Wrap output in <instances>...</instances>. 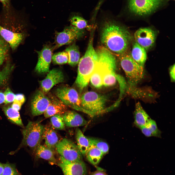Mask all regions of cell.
<instances>
[{
    "label": "cell",
    "instance_id": "6da1fadb",
    "mask_svg": "<svg viewBox=\"0 0 175 175\" xmlns=\"http://www.w3.org/2000/svg\"><path fill=\"white\" fill-rule=\"evenodd\" d=\"M102 45L117 56L128 52L132 37L128 30L114 20L104 22L100 32Z\"/></svg>",
    "mask_w": 175,
    "mask_h": 175
},
{
    "label": "cell",
    "instance_id": "7a4b0ae2",
    "mask_svg": "<svg viewBox=\"0 0 175 175\" xmlns=\"http://www.w3.org/2000/svg\"><path fill=\"white\" fill-rule=\"evenodd\" d=\"M94 35L90 33L87 49L78 63L75 82L80 92L88 85L98 58L97 52L93 46Z\"/></svg>",
    "mask_w": 175,
    "mask_h": 175
},
{
    "label": "cell",
    "instance_id": "3957f363",
    "mask_svg": "<svg viewBox=\"0 0 175 175\" xmlns=\"http://www.w3.org/2000/svg\"><path fill=\"white\" fill-rule=\"evenodd\" d=\"M96 49L98 58L89 81L92 86L98 88L103 86V79L105 75L115 71L116 61L114 55L103 46H99Z\"/></svg>",
    "mask_w": 175,
    "mask_h": 175
},
{
    "label": "cell",
    "instance_id": "277c9868",
    "mask_svg": "<svg viewBox=\"0 0 175 175\" xmlns=\"http://www.w3.org/2000/svg\"><path fill=\"white\" fill-rule=\"evenodd\" d=\"M26 26L23 23L16 21L0 23V35L13 50H15L25 38Z\"/></svg>",
    "mask_w": 175,
    "mask_h": 175
},
{
    "label": "cell",
    "instance_id": "5b68a950",
    "mask_svg": "<svg viewBox=\"0 0 175 175\" xmlns=\"http://www.w3.org/2000/svg\"><path fill=\"white\" fill-rule=\"evenodd\" d=\"M80 111L91 117L100 114L107 111L105 108L107 97L93 91L83 94L81 97Z\"/></svg>",
    "mask_w": 175,
    "mask_h": 175
},
{
    "label": "cell",
    "instance_id": "8992f818",
    "mask_svg": "<svg viewBox=\"0 0 175 175\" xmlns=\"http://www.w3.org/2000/svg\"><path fill=\"white\" fill-rule=\"evenodd\" d=\"M117 56L129 84L131 86H136L143 77L144 66L136 62L128 52Z\"/></svg>",
    "mask_w": 175,
    "mask_h": 175
},
{
    "label": "cell",
    "instance_id": "52a82bcc",
    "mask_svg": "<svg viewBox=\"0 0 175 175\" xmlns=\"http://www.w3.org/2000/svg\"><path fill=\"white\" fill-rule=\"evenodd\" d=\"M44 126L38 121H29L22 130L23 139L21 146L28 147L34 152L41 144Z\"/></svg>",
    "mask_w": 175,
    "mask_h": 175
},
{
    "label": "cell",
    "instance_id": "ba28073f",
    "mask_svg": "<svg viewBox=\"0 0 175 175\" xmlns=\"http://www.w3.org/2000/svg\"><path fill=\"white\" fill-rule=\"evenodd\" d=\"M55 93L57 98L67 107L80 111L81 97L74 89L66 86H62L56 89Z\"/></svg>",
    "mask_w": 175,
    "mask_h": 175
},
{
    "label": "cell",
    "instance_id": "9c48e42d",
    "mask_svg": "<svg viewBox=\"0 0 175 175\" xmlns=\"http://www.w3.org/2000/svg\"><path fill=\"white\" fill-rule=\"evenodd\" d=\"M55 149L65 159L71 162L83 160L82 154L77 145L71 140L64 138L59 141Z\"/></svg>",
    "mask_w": 175,
    "mask_h": 175
},
{
    "label": "cell",
    "instance_id": "30bf717a",
    "mask_svg": "<svg viewBox=\"0 0 175 175\" xmlns=\"http://www.w3.org/2000/svg\"><path fill=\"white\" fill-rule=\"evenodd\" d=\"M163 0H129L128 8L130 12L140 16L148 15L156 10Z\"/></svg>",
    "mask_w": 175,
    "mask_h": 175
},
{
    "label": "cell",
    "instance_id": "8fae6325",
    "mask_svg": "<svg viewBox=\"0 0 175 175\" xmlns=\"http://www.w3.org/2000/svg\"><path fill=\"white\" fill-rule=\"evenodd\" d=\"M85 33V30L79 29L71 25L66 27L62 31L56 33L54 49L75 42L82 37Z\"/></svg>",
    "mask_w": 175,
    "mask_h": 175
},
{
    "label": "cell",
    "instance_id": "7c38bea8",
    "mask_svg": "<svg viewBox=\"0 0 175 175\" xmlns=\"http://www.w3.org/2000/svg\"><path fill=\"white\" fill-rule=\"evenodd\" d=\"M57 165L62 170L64 175H86V166L83 160L71 162L60 156Z\"/></svg>",
    "mask_w": 175,
    "mask_h": 175
},
{
    "label": "cell",
    "instance_id": "4fadbf2b",
    "mask_svg": "<svg viewBox=\"0 0 175 175\" xmlns=\"http://www.w3.org/2000/svg\"><path fill=\"white\" fill-rule=\"evenodd\" d=\"M134 37L135 41L147 51L154 45L156 34L155 31L150 28H141L135 32Z\"/></svg>",
    "mask_w": 175,
    "mask_h": 175
},
{
    "label": "cell",
    "instance_id": "5bb4252c",
    "mask_svg": "<svg viewBox=\"0 0 175 175\" xmlns=\"http://www.w3.org/2000/svg\"><path fill=\"white\" fill-rule=\"evenodd\" d=\"M54 49V47L47 44L45 45L41 51H37L38 59L35 70L37 73L44 74L49 72L52 52Z\"/></svg>",
    "mask_w": 175,
    "mask_h": 175
},
{
    "label": "cell",
    "instance_id": "9a60e30c",
    "mask_svg": "<svg viewBox=\"0 0 175 175\" xmlns=\"http://www.w3.org/2000/svg\"><path fill=\"white\" fill-rule=\"evenodd\" d=\"M49 97L42 91H37L31 101V113L34 116H37L44 114L50 103Z\"/></svg>",
    "mask_w": 175,
    "mask_h": 175
},
{
    "label": "cell",
    "instance_id": "2e32d148",
    "mask_svg": "<svg viewBox=\"0 0 175 175\" xmlns=\"http://www.w3.org/2000/svg\"><path fill=\"white\" fill-rule=\"evenodd\" d=\"M64 80L63 74L60 70L54 69L49 71L45 78L40 82L42 91L48 93L55 85L62 82Z\"/></svg>",
    "mask_w": 175,
    "mask_h": 175
},
{
    "label": "cell",
    "instance_id": "e0dca14e",
    "mask_svg": "<svg viewBox=\"0 0 175 175\" xmlns=\"http://www.w3.org/2000/svg\"><path fill=\"white\" fill-rule=\"evenodd\" d=\"M50 95V103L44 114L45 118H47L56 114L62 115L67 111V106L58 98Z\"/></svg>",
    "mask_w": 175,
    "mask_h": 175
},
{
    "label": "cell",
    "instance_id": "ac0fdd59",
    "mask_svg": "<svg viewBox=\"0 0 175 175\" xmlns=\"http://www.w3.org/2000/svg\"><path fill=\"white\" fill-rule=\"evenodd\" d=\"M65 125L69 127L86 125L87 122L80 114L73 111H67L62 115Z\"/></svg>",
    "mask_w": 175,
    "mask_h": 175
},
{
    "label": "cell",
    "instance_id": "d6986e66",
    "mask_svg": "<svg viewBox=\"0 0 175 175\" xmlns=\"http://www.w3.org/2000/svg\"><path fill=\"white\" fill-rule=\"evenodd\" d=\"M42 139L44 140L46 146L53 150L59 142V138L56 132L48 126H44Z\"/></svg>",
    "mask_w": 175,
    "mask_h": 175
},
{
    "label": "cell",
    "instance_id": "ffe728a7",
    "mask_svg": "<svg viewBox=\"0 0 175 175\" xmlns=\"http://www.w3.org/2000/svg\"><path fill=\"white\" fill-rule=\"evenodd\" d=\"M134 117V125L140 129L145 126L151 119L139 102L135 105Z\"/></svg>",
    "mask_w": 175,
    "mask_h": 175
},
{
    "label": "cell",
    "instance_id": "44dd1931",
    "mask_svg": "<svg viewBox=\"0 0 175 175\" xmlns=\"http://www.w3.org/2000/svg\"><path fill=\"white\" fill-rule=\"evenodd\" d=\"M131 57L139 64L144 66L147 59L146 50L143 47L135 41L132 44Z\"/></svg>",
    "mask_w": 175,
    "mask_h": 175
},
{
    "label": "cell",
    "instance_id": "7402d4cb",
    "mask_svg": "<svg viewBox=\"0 0 175 175\" xmlns=\"http://www.w3.org/2000/svg\"><path fill=\"white\" fill-rule=\"evenodd\" d=\"M34 152L37 157L47 160L52 164L57 165V162L53 150L45 146L40 145Z\"/></svg>",
    "mask_w": 175,
    "mask_h": 175
},
{
    "label": "cell",
    "instance_id": "603a6c76",
    "mask_svg": "<svg viewBox=\"0 0 175 175\" xmlns=\"http://www.w3.org/2000/svg\"><path fill=\"white\" fill-rule=\"evenodd\" d=\"M104 155L100 150L90 143L89 147L85 156L88 161L96 166L99 163Z\"/></svg>",
    "mask_w": 175,
    "mask_h": 175
},
{
    "label": "cell",
    "instance_id": "cb8c5ba5",
    "mask_svg": "<svg viewBox=\"0 0 175 175\" xmlns=\"http://www.w3.org/2000/svg\"><path fill=\"white\" fill-rule=\"evenodd\" d=\"M65 51L68 55L69 64L72 67L76 66L79 62L80 55L79 47L75 42L67 47Z\"/></svg>",
    "mask_w": 175,
    "mask_h": 175
},
{
    "label": "cell",
    "instance_id": "d4e9b609",
    "mask_svg": "<svg viewBox=\"0 0 175 175\" xmlns=\"http://www.w3.org/2000/svg\"><path fill=\"white\" fill-rule=\"evenodd\" d=\"M75 134L76 145L82 155L85 156L90 145L88 138L86 136L79 128L76 129Z\"/></svg>",
    "mask_w": 175,
    "mask_h": 175
},
{
    "label": "cell",
    "instance_id": "484cf974",
    "mask_svg": "<svg viewBox=\"0 0 175 175\" xmlns=\"http://www.w3.org/2000/svg\"><path fill=\"white\" fill-rule=\"evenodd\" d=\"M140 129L142 133L146 137L159 138L161 137V132L158 128L156 122L151 119Z\"/></svg>",
    "mask_w": 175,
    "mask_h": 175
},
{
    "label": "cell",
    "instance_id": "4316f807",
    "mask_svg": "<svg viewBox=\"0 0 175 175\" xmlns=\"http://www.w3.org/2000/svg\"><path fill=\"white\" fill-rule=\"evenodd\" d=\"M5 114L8 119L12 122L24 127L19 113L11 106L4 107L3 108Z\"/></svg>",
    "mask_w": 175,
    "mask_h": 175
},
{
    "label": "cell",
    "instance_id": "83f0119b",
    "mask_svg": "<svg viewBox=\"0 0 175 175\" xmlns=\"http://www.w3.org/2000/svg\"><path fill=\"white\" fill-rule=\"evenodd\" d=\"M72 25L80 30H87L91 31L95 26L89 25L87 21L82 17L79 15H74L70 19Z\"/></svg>",
    "mask_w": 175,
    "mask_h": 175
},
{
    "label": "cell",
    "instance_id": "f1b7e54d",
    "mask_svg": "<svg viewBox=\"0 0 175 175\" xmlns=\"http://www.w3.org/2000/svg\"><path fill=\"white\" fill-rule=\"evenodd\" d=\"M122 78L120 76L116 73L115 71L108 73L103 78V86L105 87L113 86L115 84L117 81H119Z\"/></svg>",
    "mask_w": 175,
    "mask_h": 175
},
{
    "label": "cell",
    "instance_id": "f546056e",
    "mask_svg": "<svg viewBox=\"0 0 175 175\" xmlns=\"http://www.w3.org/2000/svg\"><path fill=\"white\" fill-rule=\"evenodd\" d=\"M51 124L52 128L59 130H64L65 124L62 115L56 114L51 117Z\"/></svg>",
    "mask_w": 175,
    "mask_h": 175
},
{
    "label": "cell",
    "instance_id": "4dcf8cb0",
    "mask_svg": "<svg viewBox=\"0 0 175 175\" xmlns=\"http://www.w3.org/2000/svg\"><path fill=\"white\" fill-rule=\"evenodd\" d=\"M88 138L90 143L100 150L104 155L108 152L109 147L106 142L96 138L89 137Z\"/></svg>",
    "mask_w": 175,
    "mask_h": 175
},
{
    "label": "cell",
    "instance_id": "1f68e13d",
    "mask_svg": "<svg viewBox=\"0 0 175 175\" xmlns=\"http://www.w3.org/2000/svg\"><path fill=\"white\" fill-rule=\"evenodd\" d=\"M52 60L55 64H63L67 63L68 60V56L66 51L56 53L52 57Z\"/></svg>",
    "mask_w": 175,
    "mask_h": 175
},
{
    "label": "cell",
    "instance_id": "d6a6232c",
    "mask_svg": "<svg viewBox=\"0 0 175 175\" xmlns=\"http://www.w3.org/2000/svg\"><path fill=\"white\" fill-rule=\"evenodd\" d=\"M9 46L0 35V67L8 55Z\"/></svg>",
    "mask_w": 175,
    "mask_h": 175
},
{
    "label": "cell",
    "instance_id": "836d02e7",
    "mask_svg": "<svg viewBox=\"0 0 175 175\" xmlns=\"http://www.w3.org/2000/svg\"><path fill=\"white\" fill-rule=\"evenodd\" d=\"M4 165V170L2 175H21L14 164L7 163Z\"/></svg>",
    "mask_w": 175,
    "mask_h": 175
},
{
    "label": "cell",
    "instance_id": "e575fe53",
    "mask_svg": "<svg viewBox=\"0 0 175 175\" xmlns=\"http://www.w3.org/2000/svg\"><path fill=\"white\" fill-rule=\"evenodd\" d=\"M13 67L8 65L2 70L0 71V86L6 82Z\"/></svg>",
    "mask_w": 175,
    "mask_h": 175
},
{
    "label": "cell",
    "instance_id": "d590c367",
    "mask_svg": "<svg viewBox=\"0 0 175 175\" xmlns=\"http://www.w3.org/2000/svg\"><path fill=\"white\" fill-rule=\"evenodd\" d=\"M4 94L5 97L4 103L5 104L11 103L14 101L15 95L9 88H7Z\"/></svg>",
    "mask_w": 175,
    "mask_h": 175
},
{
    "label": "cell",
    "instance_id": "8d00e7d4",
    "mask_svg": "<svg viewBox=\"0 0 175 175\" xmlns=\"http://www.w3.org/2000/svg\"><path fill=\"white\" fill-rule=\"evenodd\" d=\"M25 101V97L23 94H18L15 95V99L14 101L18 102L23 104Z\"/></svg>",
    "mask_w": 175,
    "mask_h": 175
},
{
    "label": "cell",
    "instance_id": "74e56055",
    "mask_svg": "<svg viewBox=\"0 0 175 175\" xmlns=\"http://www.w3.org/2000/svg\"><path fill=\"white\" fill-rule=\"evenodd\" d=\"M175 64L172 65L169 69V74L171 81L173 82L175 81Z\"/></svg>",
    "mask_w": 175,
    "mask_h": 175
},
{
    "label": "cell",
    "instance_id": "f35d334b",
    "mask_svg": "<svg viewBox=\"0 0 175 175\" xmlns=\"http://www.w3.org/2000/svg\"><path fill=\"white\" fill-rule=\"evenodd\" d=\"M22 105V104L18 102L13 101L11 107L15 110L19 111Z\"/></svg>",
    "mask_w": 175,
    "mask_h": 175
},
{
    "label": "cell",
    "instance_id": "ab89813d",
    "mask_svg": "<svg viewBox=\"0 0 175 175\" xmlns=\"http://www.w3.org/2000/svg\"><path fill=\"white\" fill-rule=\"evenodd\" d=\"M90 175H108L104 171L99 170H97L94 172L90 174Z\"/></svg>",
    "mask_w": 175,
    "mask_h": 175
},
{
    "label": "cell",
    "instance_id": "60d3db41",
    "mask_svg": "<svg viewBox=\"0 0 175 175\" xmlns=\"http://www.w3.org/2000/svg\"><path fill=\"white\" fill-rule=\"evenodd\" d=\"M5 96L4 93L0 91V104L4 103Z\"/></svg>",
    "mask_w": 175,
    "mask_h": 175
},
{
    "label": "cell",
    "instance_id": "b9f144b4",
    "mask_svg": "<svg viewBox=\"0 0 175 175\" xmlns=\"http://www.w3.org/2000/svg\"><path fill=\"white\" fill-rule=\"evenodd\" d=\"M4 168V165L0 162V175H2Z\"/></svg>",
    "mask_w": 175,
    "mask_h": 175
},
{
    "label": "cell",
    "instance_id": "7bdbcfd3",
    "mask_svg": "<svg viewBox=\"0 0 175 175\" xmlns=\"http://www.w3.org/2000/svg\"><path fill=\"white\" fill-rule=\"evenodd\" d=\"M0 1L4 5H6L7 3L9 2V0H0Z\"/></svg>",
    "mask_w": 175,
    "mask_h": 175
}]
</instances>
